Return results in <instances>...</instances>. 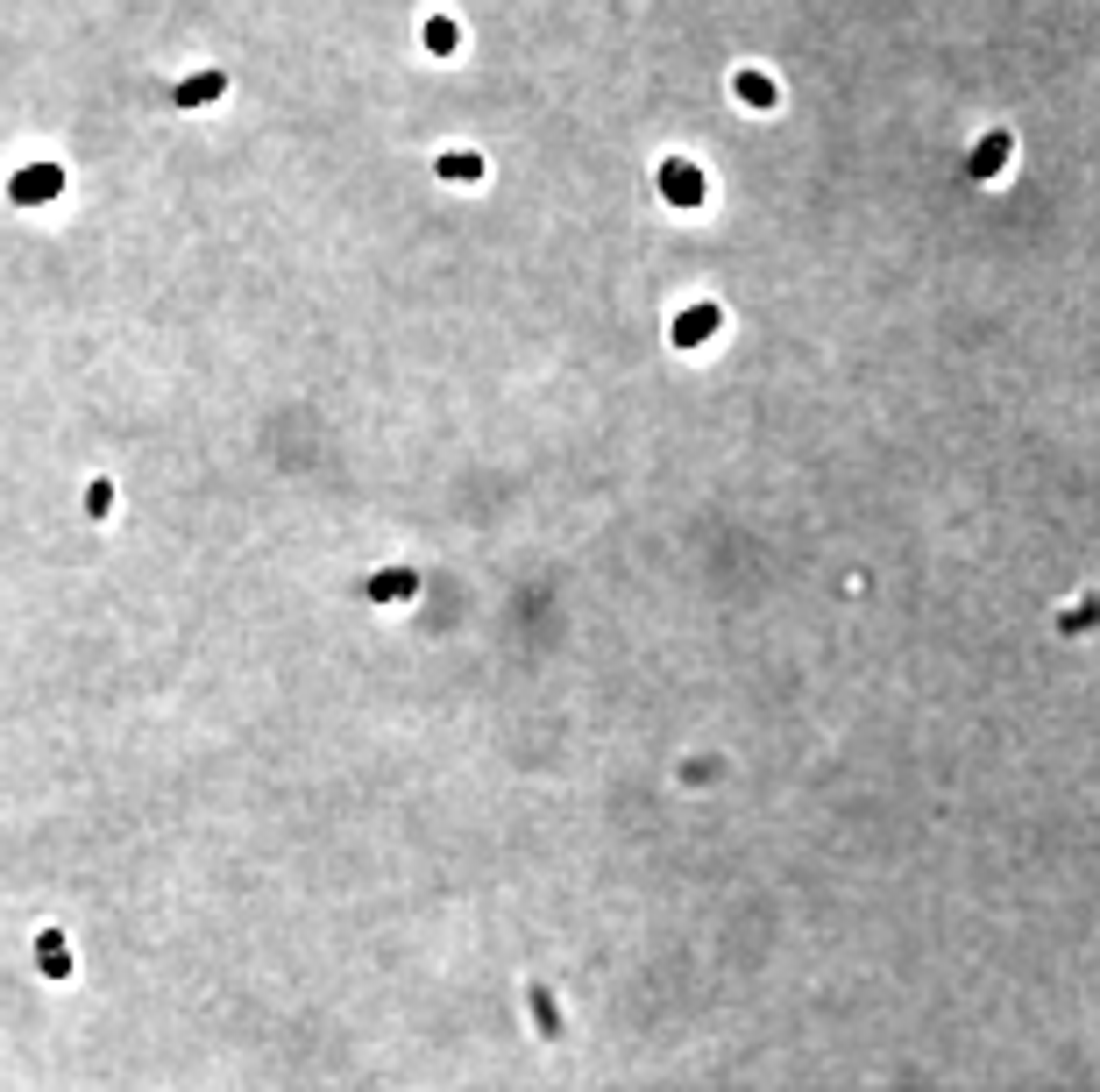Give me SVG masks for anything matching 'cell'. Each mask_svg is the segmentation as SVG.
Segmentation results:
<instances>
[{
	"label": "cell",
	"instance_id": "obj_4",
	"mask_svg": "<svg viewBox=\"0 0 1100 1092\" xmlns=\"http://www.w3.org/2000/svg\"><path fill=\"white\" fill-rule=\"evenodd\" d=\"M738 100H746V107H774V85L760 72H746V79H738Z\"/></svg>",
	"mask_w": 1100,
	"mask_h": 1092
},
{
	"label": "cell",
	"instance_id": "obj_7",
	"mask_svg": "<svg viewBox=\"0 0 1100 1092\" xmlns=\"http://www.w3.org/2000/svg\"><path fill=\"white\" fill-rule=\"evenodd\" d=\"M1080 625H1100V603L1086 596V603H1072V618H1065V631H1080Z\"/></svg>",
	"mask_w": 1100,
	"mask_h": 1092
},
{
	"label": "cell",
	"instance_id": "obj_6",
	"mask_svg": "<svg viewBox=\"0 0 1100 1092\" xmlns=\"http://www.w3.org/2000/svg\"><path fill=\"white\" fill-rule=\"evenodd\" d=\"M426 50H440V57H455V21H434V29H426Z\"/></svg>",
	"mask_w": 1100,
	"mask_h": 1092
},
{
	"label": "cell",
	"instance_id": "obj_2",
	"mask_svg": "<svg viewBox=\"0 0 1100 1092\" xmlns=\"http://www.w3.org/2000/svg\"><path fill=\"white\" fill-rule=\"evenodd\" d=\"M1008 149H1016L1008 135H987V143H980V164H973V171H980V177H994V171L1008 164Z\"/></svg>",
	"mask_w": 1100,
	"mask_h": 1092
},
{
	"label": "cell",
	"instance_id": "obj_1",
	"mask_svg": "<svg viewBox=\"0 0 1100 1092\" xmlns=\"http://www.w3.org/2000/svg\"><path fill=\"white\" fill-rule=\"evenodd\" d=\"M661 185H667V199H689V207L703 199V177H696V171H682V164H667V177H661Z\"/></svg>",
	"mask_w": 1100,
	"mask_h": 1092
},
{
	"label": "cell",
	"instance_id": "obj_3",
	"mask_svg": "<svg viewBox=\"0 0 1100 1092\" xmlns=\"http://www.w3.org/2000/svg\"><path fill=\"white\" fill-rule=\"evenodd\" d=\"M710 327H717V312H710V305H696V312H682V320H675V340H703Z\"/></svg>",
	"mask_w": 1100,
	"mask_h": 1092
},
{
	"label": "cell",
	"instance_id": "obj_5",
	"mask_svg": "<svg viewBox=\"0 0 1100 1092\" xmlns=\"http://www.w3.org/2000/svg\"><path fill=\"white\" fill-rule=\"evenodd\" d=\"M21 199H43V192H57V171H29V177H21V185H15Z\"/></svg>",
	"mask_w": 1100,
	"mask_h": 1092
}]
</instances>
